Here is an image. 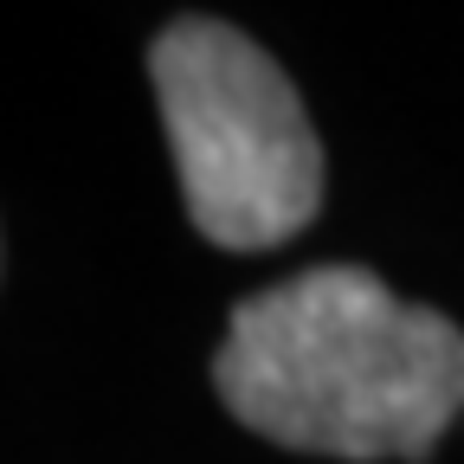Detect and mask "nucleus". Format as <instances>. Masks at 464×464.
<instances>
[{"mask_svg": "<svg viewBox=\"0 0 464 464\" xmlns=\"http://www.w3.org/2000/svg\"><path fill=\"white\" fill-rule=\"evenodd\" d=\"M213 387L284 451L426 458L464 406V335L374 271L323 265L232 310Z\"/></svg>", "mask_w": 464, "mask_h": 464, "instance_id": "nucleus-1", "label": "nucleus"}, {"mask_svg": "<svg viewBox=\"0 0 464 464\" xmlns=\"http://www.w3.org/2000/svg\"><path fill=\"white\" fill-rule=\"evenodd\" d=\"M149 72L188 213L213 246L265 252L316 219V130L290 78L246 33L219 20H174L149 52Z\"/></svg>", "mask_w": 464, "mask_h": 464, "instance_id": "nucleus-2", "label": "nucleus"}]
</instances>
